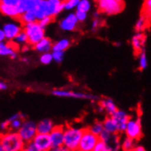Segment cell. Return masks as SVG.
<instances>
[{"instance_id":"1","label":"cell","mask_w":151,"mask_h":151,"mask_svg":"<svg viewBox=\"0 0 151 151\" xmlns=\"http://www.w3.org/2000/svg\"><path fill=\"white\" fill-rule=\"evenodd\" d=\"M0 143L5 151H21L24 150L26 142L17 132L0 133Z\"/></svg>"},{"instance_id":"2","label":"cell","mask_w":151,"mask_h":151,"mask_svg":"<svg viewBox=\"0 0 151 151\" xmlns=\"http://www.w3.org/2000/svg\"><path fill=\"white\" fill-rule=\"evenodd\" d=\"M83 128H78L66 126L64 129V143L63 146L69 151L79 150V144L83 136Z\"/></svg>"},{"instance_id":"3","label":"cell","mask_w":151,"mask_h":151,"mask_svg":"<svg viewBox=\"0 0 151 151\" xmlns=\"http://www.w3.org/2000/svg\"><path fill=\"white\" fill-rule=\"evenodd\" d=\"M23 30L27 33L29 38L28 44L32 46H35L36 44L45 37V30L44 28L40 25L38 21L32 23H29L23 26Z\"/></svg>"},{"instance_id":"4","label":"cell","mask_w":151,"mask_h":151,"mask_svg":"<svg viewBox=\"0 0 151 151\" xmlns=\"http://www.w3.org/2000/svg\"><path fill=\"white\" fill-rule=\"evenodd\" d=\"M64 126H55L50 133L51 141V150L55 151H68L63 146L64 143Z\"/></svg>"},{"instance_id":"5","label":"cell","mask_w":151,"mask_h":151,"mask_svg":"<svg viewBox=\"0 0 151 151\" xmlns=\"http://www.w3.org/2000/svg\"><path fill=\"white\" fill-rule=\"evenodd\" d=\"M98 10L106 15H116L123 11L124 4L117 0H96Z\"/></svg>"},{"instance_id":"6","label":"cell","mask_w":151,"mask_h":151,"mask_svg":"<svg viewBox=\"0 0 151 151\" xmlns=\"http://www.w3.org/2000/svg\"><path fill=\"white\" fill-rule=\"evenodd\" d=\"M99 137L93 134L89 127L83 128V136L79 144V151H93Z\"/></svg>"},{"instance_id":"7","label":"cell","mask_w":151,"mask_h":151,"mask_svg":"<svg viewBox=\"0 0 151 151\" xmlns=\"http://www.w3.org/2000/svg\"><path fill=\"white\" fill-rule=\"evenodd\" d=\"M124 133L126 134V137L134 139L136 142L139 141L142 138V137H143L140 117L130 118L127 124V127Z\"/></svg>"},{"instance_id":"8","label":"cell","mask_w":151,"mask_h":151,"mask_svg":"<svg viewBox=\"0 0 151 151\" xmlns=\"http://www.w3.org/2000/svg\"><path fill=\"white\" fill-rule=\"evenodd\" d=\"M17 133L19 134L21 138L26 142H30L33 140L35 136L37 135V124H35L32 121L26 120L23 121L21 127L17 130Z\"/></svg>"},{"instance_id":"9","label":"cell","mask_w":151,"mask_h":151,"mask_svg":"<svg viewBox=\"0 0 151 151\" xmlns=\"http://www.w3.org/2000/svg\"><path fill=\"white\" fill-rule=\"evenodd\" d=\"M52 94L58 96V97H65V98H74V99H90L95 100L97 99V96L93 94H89L85 93H80V92H73L69 90H63V89H57L53 90Z\"/></svg>"},{"instance_id":"10","label":"cell","mask_w":151,"mask_h":151,"mask_svg":"<svg viewBox=\"0 0 151 151\" xmlns=\"http://www.w3.org/2000/svg\"><path fill=\"white\" fill-rule=\"evenodd\" d=\"M33 143L36 146L38 151H49L51 150V141L50 134H40L37 133V135L33 138Z\"/></svg>"},{"instance_id":"11","label":"cell","mask_w":151,"mask_h":151,"mask_svg":"<svg viewBox=\"0 0 151 151\" xmlns=\"http://www.w3.org/2000/svg\"><path fill=\"white\" fill-rule=\"evenodd\" d=\"M79 20L75 13H70L67 15L64 19H63L60 22V28L64 31H73L76 29Z\"/></svg>"},{"instance_id":"12","label":"cell","mask_w":151,"mask_h":151,"mask_svg":"<svg viewBox=\"0 0 151 151\" xmlns=\"http://www.w3.org/2000/svg\"><path fill=\"white\" fill-rule=\"evenodd\" d=\"M111 116L114 118L115 123H116L119 133L125 132L126 127H127V124L128 120L130 119L129 115L125 111L117 109V111L115 112L113 115H111Z\"/></svg>"},{"instance_id":"13","label":"cell","mask_w":151,"mask_h":151,"mask_svg":"<svg viewBox=\"0 0 151 151\" xmlns=\"http://www.w3.org/2000/svg\"><path fill=\"white\" fill-rule=\"evenodd\" d=\"M145 42H146V35L144 34V32H137V34L132 38L131 40L132 47L134 49V51L137 55H139L144 50Z\"/></svg>"},{"instance_id":"14","label":"cell","mask_w":151,"mask_h":151,"mask_svg":"<svg viewBox=\"0 0 151 151\" xmlns=\"http://www.w3.org/2000/svg\"><path fill=\"white\" fill-rule=\"evenodd\" d=\"M40 1L41 0H19V4L17 5L19 14L21 15L29 10H33Z\"/></svg>"},{"instance_id":"15","label":"cell","mask_w":151,"mask_h":151,"mask_svg":"<svg viewBox=\"0 0 151 151\" xmlns=\"http://www.w3.org/2000/svg\"><path fill=\"white\" fill-rule=\"evenodd\" d=\"M21 29H21L20 26L14 24V23L6 24L4 26V28H3V30H4L5 34H6V38L8 40H14L17 36V34L21 31Z\"/></svg>"},{"instance_id":"16","label":"cell","mask_w":151,"mask_h":151,"mask_svg":"<svg viewBox=\"0 0 151 151\" xmlns=\"http://www.w3.org/2000/svg\"><path fill=\"white\" fill-rule=\"evenodd\" d=\"M99 105L102 110H104L106 113L108 114V115H113L115 112L117 111V107L115 105L114 102L110 99V98H105L100 101Z\"/></svg>"},{"instance_id":"17","label":"cell","mask_w":151,"mask_h":151,"mask_svg":"<svg viewBox=\"0 0 151 151\" xmlns=\"http://www.w3.org/2000/svg\"><path fill=\"white\" fill-rule=\"evenodd\" d=\"M55 125L50 119H43L37 124V131L40 134H50Z\"/></svg>"},{"instance_id":"18","label":"cell","mask_w":151,"mask_h":151,"mask_svg":"<svg viewBox=\"0 0 151 151\" xmlns=\"http://www.w3.org/2000/svg\"><path fill=\"white\" fill-rule=\"evenodd\" d=\"M52 46H53V43L51 42V40L49 38L44 37L34 46V48L37 51L44 53V52H49L52 50Z\"/></svg>"},{"instance_id":"19","label":"cell","mask_w":151,"mask_h":151,"mask_svg":"<svg viewBox=\"0 0 151 151\" xmlns=\"http://www.w3.org/2000/svg\"><path fill=\"white\" fill-rule=\"evenodd\" d=\"M17 19L19 21V23L21 25H26L29 23H32L35 21H38L37 17L35 15V12L33 10H29L21 15H19L17 17Z\"/></svg>"},{"instance_id":"20","label":"cell","mask_w":151,"mask_h":151,"mask_svg":"<svg viewBox=\"0 0 151 151\" xmlns=\"http://www.w3.org/2000/svg\"><path fill=\"white\" fill-rule=\"evenodd\" d=\"M103 125H104V129L111 133V134H120L116 123H115V121L111 115H109L108 117H106L103 121Z\"/></svg>"},{"instance_id":"21","label":"cell","mask_w":151,"mask_h":151,"mask_svg":"<svg viewBox=\"0 0 151 151\" xmlns=\"http://www.w3.org/2000/svg\"><path fill=\"white\" fill-rule=\"evenodd\" d=\"M0 12L5 16L12 17H17L19 16V11H17V6H10V5H6L4 3H0Z\"/></svg>"},{"instance_id":"22","label":"cell","mask_w":151,"mask_h":151,"mask_svg":"<svg viewBox=\"0 0 151 151\" xmlns=\"http://www.w3.org/2000/svg\"><path fill=\"white\" fill-rule=\"evenodd\" d=\"M0 55L1 56H10L12 59L17 57L16 51L10 47L8 42H0Z\"/></svg>"},{"instance_id":"23","label":"cell","mask_w":151,"mask_h":151,"mask_svg":"<svg viewBox=\"0 0 151 151\" xmlns=\"http://www.w3.org/2000/svg\"><path fill=\"white\" fill-rule=\"evenodd\" d=\"M149 21H150V19H148L145 15L142 14L136 23V26H135L136 32H144V30L147 29Z\"/></svg>"},{"instance_id":"24","label":"cell","mask_w":151,"mask_h":151,"mask_svg":"<svg viewBox=\"0 0 151 151\" xmlns=\"http://www.w3.org/2000/svg\"><path fill=\"white\" fill-rule=\"evenodd\" d=\"M70 46V41L68 39H63L60 40L57 42H55L52 46V50H60V51H65L69 49Z\"/></svg>"},{"instance_id":"25","label":"cell","mask_w":151,"mask_h":151,"mask_svg":"<svg viewBox=\"0 0 151 151\" xmlns=\"http://www.w3.org/2000/svg\"><path fill=\"white\" fill-rule=\"evenodd\" d=\"M136 147V141L128 137H126V138L123 140L121 144V149L124 151H132L134 150V147Z\"/></svg>"},{"instance_id":"26","label":"cell","mask_w":151,"mask_h":151,"mask_svg":"<svg viewBox=\"0 0 151 151\" xmlns=\"http://www.w3.org/2000/svg\"><path fill=\"white\" fill-rule=\"evenodd\" d=\"M114 135H115V134H111V133H109V132H107L106 130L104 129L103 132L99 135V139L103 140L104 142H105V143L109 146V145L111 144V142H112V140H113Z\"/></svg>"},{"instance_id":"27","label":"cell","mask_w":151,"mask_h":151,"mask_svg":"<svg viewBox=\"0 0 151 151\" xmlns=\"http://www.w3.org/2000/svg\"><path fill=\"white\" fill-rule=\"evenodd\" d=\"M91 2L89 0H80L78 6L76 7L77 10H82V11H85V12H89L91 9Z\"/></svg>"},{"instance_id":"28","label":"cell","mask_w":151,"mask_h":151,"mask_svg":"<svg viewBox=\"0 0 151 151\" xmlns=\"http://www.w3.org/2000/svg\"><path fill=\"white\" fill-rule=\"evenodd\" d=\"M90 130L93 133V134L97 135L99 137V135L103 132L104 130V125H103V122H99V121H96L93 126L89 127Z\"/></svg>"},{"instance_id":"29","label":"cell","mask_w":151,"mask_h":151,"mask_svg":"<svg viewBox=\"0 0 151 151\" xmlns=\"http://www.w3.org/2000/svg\"><path fill=\"white\" fill-rule=\"evenodd\" d=\"M147 67V58L145 50L139 54V70H144Z\"/></svg>"},{"instance_id":"30","label":"cell","mask_w":151,"mask_h":151,"mask_svg":"<svg viewBox=\"0 0 151 151\" xmlns=\"http://www.w3.org/2000/svg\"><path fill=\"white\" fill-rule=\"evenodd\" d=\"M40 63L44 65H48L50 64L51 61L53 60V56H52V53L49 52H44L42 53V55L40 56Z\"/></svg>"},{"instance_id":"31","label":"cell","mask_w":151,"mask_h":151,"mask_svg":"<svg viewBox=\"0 0 151 151\" xmlns=\"http://www.w3.org/2000/svg\"><path fill=\"white\" fill-rule=\"evenodd\" d=\"M17 43H21V44H28L29 42V38H28V35L24 30H21L17 36L14 39Z\"/></svg>"},{"instance_id":"32","label":"cell","mask_w":151,"mask_h":151,"mask_svg":"<svg viewBox=\"0 0 151 151\" xmlns=\"http://www.w3.org/2000/svg\"><path fill=\"white\" fill-rule=\"evenodd\" d=\"M143 15L151 19V0H145L143 4Z\"/></svg>"},{"instance_id":"33","label":"cell","mask_w":151,"mask_h":151,"mask_svg":"<svg viewBox=\"0 0 151 151\" xmlns=\"http://www.w3.org/2000/svg\"><path fill=\"white\" fill-rule=\"evenodd\" d=\"M80 0H65L64 1V9L65 10H73L76 9Z\"/></svg>"},{"instance_id":"34","label":"cell","mask_w":151,"mask_h":151,"mask_svg":"<svg viewBox=\"0 0 151 151\" xmlns=\"http://www.w3.org/2000/svg\"><path fill=\"white\" fill-rule=\"evenodd\" d=\"M93 151H110V148H109L108 145L106 144L105 142L99 139L98 142H97L96 145H95V147H94Z\"/></svg>"},{"instance_id":"35","label":"cell","mask_w":151,"mask_h":151,"mask_svg":"<svg viewBox=\"0 0 151 151\" xmlns=\"http://www.w3.org/2000/svg\"><path fill=\"white\" fill-rule=\"evenodd\" d=\"M52 51H53L52 52L53 60H55L58 63H63L64 58V51H60V50H52Z\"/></svg>"},{"instance_id":"36","label":"cell","mask_w":151,"mask_h":151,"mask_svg":"<svg viewBox=\"0 0 151 151\" xmlns=\"http://www.w3.org/2000/svg\"><path fill=\"white\" fill-rule=\"evenodd\" d=\"M75 15L77 17V19L79 20V22H84L87 19V12L85 11H82V10H77L75 11Z\"/></svg>"},{"instance_id":"37","label":"cell","mask_w":151,"mask_h":151,"mask_svg":"<svg viewBox=\"0 0 151 151\" xmlns=\"http://www.w3.org/2000/svg\"><path fill=\"white\" fill-rule=\"evenodd\" d=\"M52 20H53V17H43V19H40L38 22L40 23L41 27H43V28L45 29Z\"/></svg>"},{"instance_id":"38","label":"cell","mask_w":151,"mask_h":151,"mask_svg":"<svg viewBox=\"0 0 151 151\" xmlns=\"http://www.w3.org/2000/svg\"><path fill=\"white\" fill-rule=\"evenodd\" d=\"M24 150H26V151H38L36 146H35V144L33 143V141L27 142V143L25 144Z\"/></svg>"},{"instance_id":"39","label":"cell","mask_w":151,"mask_h":151,"mask_svg":"<svg viewBox=\"0 0 151 151\" xmlns=\"http://www.w3.org/2000/svg\"><path fill=\"white\" fill-rule=\"evenodd\" d=\"M10 127V122L9 120H6V121H3L2 123H0V130L6 132L8 130V128Z\"/></svg>"},{"instance_id":"40","label":"cell","mask_w":151,"mask_h":151,"mask_svg":"<svg viewBox=\"0 0 151 151\" xmlns=\"http://www.w3.org/2000/svg\"><path fill=\"white\" fill-rule=\"evenodd\" d=\"M19 0H3L2 3L6 4V5H10V6H17L19 4Z\"/></svg>"},{"instance_id":"41","label":"cell","mask_w":151,"mask_h":151,"mask_svg":"<svg viewBox=\"0 0 151 151\" xmlns=\"http://www.w3.org/2000/svg\"><path fill=\"white\" fill-rule=\"evenodd\" d=\"M5 40H6V34H5V32H4L3 29H0V42H3Z\"/></svg>"},{"instance_id":"42","label":"cell","mask_w":151,"mask_h":151,"mask_svg":"<svg viewBox=\"0 0 151 151\" xmlns=\"http://www.w3.org/2000/svg\"><path fill=\"white\" fill-rule=\"evenodd\" d=\"M146 148L143 146H140V145H136V147H134V151H145Z\"/></svg>"},{"instance_id":"43","label":"cell","mask_w":151,"mask_h":151,"mask_svg":"<svg viewBox=\"0 0 151 151\" xmlns=\"http://www.w3.org/2000/svg\"><path fill=\"white\" fill-rule=\"evenodd\" d=\"M6 83H4L3 82H0V90H6Z\"/></svg>"},{"instance_id":"44","label":"cell","mask_w":151,"mask_h":151,"mask_svg":"<svg viewBox=\"0 0 151 151\" xmlns=\"http://www.w3.org/2000/svg\"><path fill=\"white\" fill-rule=\"evenodd\" d=\"M29 49V45H25V46L22 48V51H24V52H25V51L28 50Z\"/></svg>"},{"instance_id":"45","label":"cell","mask_w":151,"mask_h":151,"mask_svg":"<svg viewBox=\"0 0 151 151\" xmlns=\"http://www.w3.org/2000/svg\"><path fill=\"white\" fill-rule=\"evenodd\" d=\"M4 148H3V146L1 145V143H0V151H3Z\"/></svg>"},{"instance_id":"46","label":"cell","mask_w":151,"mask_h":151,"mask_svg":"<svg viewBox=\"0 0 151 151\" xmlns=\"http://www.w3.org/2000/svg\"><path fill=\"white\" fill-rule=\"evenodd\" d=\"M118 2H120L121 4H124V0H117Z\"/></svg>"}]
</instances>
